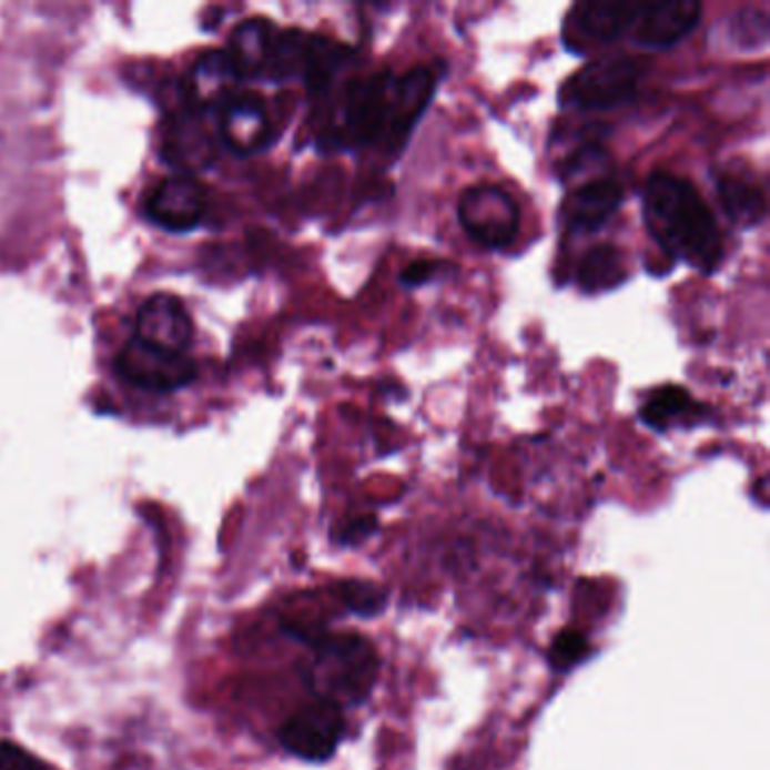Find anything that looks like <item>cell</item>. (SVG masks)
<instances>
[{
  "label": "cell",
  "mask_w": 770,
  "mask_h": 770,
  "mask_svg": "<svg viewBox=\"0 0 770 770\" xmlns=\"http://www.w3.org/2000/svg\"><path fill=\"white\" fill-rule=\"evenodd\" d=\"M440 265L434 261H416L401 274V285L407 290H416L425 283H429L438 274Z\"/></svg>",
  "instance_id": "obj_25"
},
{
  "label": "cell",
  "mask_w": 770,
  "mask_h": 770,
  "mask_svg": "<svg viewBox=\"0 0 770 770\" xmlns=\"http://www.w3.org/2000/svg\"><path fill=\"white\" fill-rule=\"evenodd\" d=\"M717 192L721 206L730 222L741 229H752L766 217V195L763 190L739 174L721 172L717 176Z\"/></svg>",
  "instance_id": "obj_19"
},
{
  "label": "cell",
  "mask_w": 770,
  "mask_h": 770,
  "mask_svg": "<svg viewBox=\"0 0 770 770\" xmlns=\"http://www.w3.org/2000/svg\"><path fill=\"white\" fill-rule=\"evenodd\" d=\"M624 202V188L615 179H595L576 188L565 200L560 217L569 233L599 231Z\"/></svg>",
  "instance_id": "obj_15"
},
{
  "label": "cell",
  "mask_w": 770,
  "mask_h": 770,
  "mask_svg": "<svg viewBox=\"0 0 770 770\" xmlns=\"http://www.w3.org/2000/svg\"><path fill=\"white\" fill-rule=\"evenodd\" d=\"M237 78L233 73L231 61L224 50H206L202 52L188 78L183 80L188 107L197 109L202 113L215 111L226 102L231 93L237 91Z\"/></svg>",
  "instance_id": "obj_16"
},
{
  "label": "cell",
  "mask_w": 770,
  "mask_h": 770,
  "mask_svg": "<svg viewBox=\"0 0 770 770\" xmlns=\"http://www.w3.org/2000/svg\"><path fill=\"white\" fill-rule=\"evenodd\" d=\"M641 3L632 0H584L565 19L563 41L574 52L612 43L632 30Z\"/></svg>",
  "instance_id": "obj_8"
},
{
  "label": "cell",
  "mask_w": 770,
  "mask_h": 770,
  "mask_svg": "<svg viewBox=\"0 0 770 770\" xmlns=\"http://www.w3.org/2000/svg\"><path fill=\"white\" fill-rule=\"evenodd\" d=\"M337 595L348 612L371 619L387 610L389 595L382 586L364 579H348L337 586Z\"/></svg>",
  "instance_id": "obj_21"
},
{
  "label": "cell",
  "mask_w": 770,
  "mask_h": 770,
  "mask_svg": "<svg viewBox=\"0 0 770 770\" xmlns=\"http://www.w3.org/2000/svg\"><path fill=\"white\" fill-rule=\"evenodd\" d=\"M278 26L270 19L255 17L242 21L229 37L226 57L233 67L237 82H267L272 48Z\"/></svg>",
  "instance_id": "obj_14"
},
{
  "label": "cell",
  "mask_w": 770,
  "mask_h": 770,
  "mask_svg": "<svg viewBox=\"0 0 770 770\" xmlns=\"http://www.w3.org/2000/svg\"><path fill=\"white\" fill-rule=\"evenodd\" d=\"M639 418L656 432H669L678 425H700L702 421L710 418V409L696 403L687 389L667 384V387L654 392L649 401L641 405Z\"/></svg>",
  "instance_id": "obj_17"
},
{
  "label": "cell",
  "mask_w": 770,
  "mask_h": 770,
  "mask_svg": "<svg viewBox=\"0 0 770 770\" xmlns=\"http://www.w3.org/2000/svg\"><path fill=\"white\" fill-rule=\"evenodd\" d=\"M588 651H590L588 637L581 630L565 628V630H560L554 637L551 647H549V654H547V660H549L554 671L567 673V671H571L576 665H579L588 656Z\"/></svg>",
  "instance_id": "obj_22"
},
{
  "label": "cell",
  "mask_w": 770,
  "mask_h": 770,
  "mask_svg": "<svg viewBox=\"0 0 770 770\" xmlns=\"http://www.w3.org/2000/svg\"><path fill=\"white\" fill-rule=\"evenodd\" d=\"M206 211L204 188L190 174H170L161 179L145 200V215L168 233L195 231Z\"/></svg>",
  "instance_id": "obj_10"
},
{
  "label": "cell",
  "mask_w": 770,
  "mask_h": 770,
  "mask_svg": "<svg viewBox=\"0 0 770 770\" xmlns=\"http://www.w3.org/2000/svg\"><path fill=\"white\" fill-rule=\"evenodd\" d=\"M346 732L344 708L333 700L314 698L287 717L278 730V741L290 754L303 761L324 763L335 757Z\"/></svg>",
  "instance_id": "obj_5"
},
{
  "label": "cell",
  "mask_w": 770,
  "mask_h": 770,
  "mask_svg": "<svg viewBox=\"0 0 770 770\" xmlns=\"http://www.w3.org/2000/svg\"><path fill=\"white\" fill-rule=\"evenodd\" d=\"M222 143L240 156H251L274 143V122L263 95L237 89L217 109Z\"/></svg>",
  "instance_id": "obj_9"
},
{
  "label": "cell",
  "mask_w": 770,
  "mask_h": 770,
  "mask_svg": "<svg viewBox=\"0 0 770 770\" xmlns=\"http://www.w3.org/2000/svg\"><path fill=\"white\" fill-rule=\"evenodd\" d=\"M457 215L464 231L486 249H506L518 235L520 211L508 192L493 183L466 188Z\"/></svg>",
  "instance_id": "obj_7"
},
{
  "label": "cell",
  "mask_w": 770,
  "mask_h": 770,
  "mask_svg": "<svg viewBox=\"0 0 770 770\" xmlns=\"http://www.w3.org/2000/svg\"><path fill=\"white\" fill-rule=\"evenodd\" d=\"M115 373L136 389L170 394L197 377V364L188 353H174L132 337L115 355Z\"/></svg>",
  "instance_id": "obj_6"
},
{
  "label": "cell",
  "mask_w": 770,
  "mask_h": 770,
  "mask_svg": "<svg viewBox=\"0 0 770 770\" xmlns=\"http://www.w3.org/2000/svg\"><path fill=\"white\" fill-rule=\"evenodd\" d=\"M375 529V518H357L355 523H351L346 527V531L342 534V543L344 545H353V543H359L362 538L371 536Z\"/></svg>",
  "instance_id": "obj_26"
},
{
  "label": "cell",
  "mask_w": 770,
  "mask_h": 770,
  "mask_svg": "<svg viewBox=\"0 0 770 770\" xmlns=\"http://www.w3.org/2000/svg\"><path fill=\"white\" fill-rule=\"evenodd\" d=\"M698 0H658L641 3L630 30L635 45L645 50H665L685 39L700 21Z\"/></svg>",
  "instance_id": "obj_12"
},
{
  "label": "cell",
  "mask_w": 770,
  "mask_h": 770,
  "mask_svg": "<svg viewBox=\"0 0 770 770\" xmlns=\"http://www.w3.org/2000/svg\"><path fill=\"white\" fill-rule=\"evenodd\" d=\"M161 156L176 174H190L209 168L215 161V141L204 124V113L183 107L168 115L163 126Z\"/></svg>",
  "instance_id": "obj_11"
},
{
  "label": "cell",
  "mask_w": 770,
  "mask_h": 770,
  "mask_svg": "<svg viewBox=\"0 0 770 770\" xmlns=\"http://www.w3.org/2000/svg\"><path fill=\"white\" fill-rule=\"evenodd\" d=\"M628 278L624 253L615 244L592 246L576 267V283L588 294L619 287Z\"/></svg>",
  "instance_id": "obj_20"
},
{
  "label": "cell",
  "mask_w": 770,
  "mask_h": 770,
  "mask_svg": "<svg viewBox=\"0 0 770 770\" xmlns=\"http://www.w3.org/2000/svg\"><path fill=\"white\" fill-rule=\"evenodd\" d=\"M287 632L310 649L305 682L314 698L337 702L340 708H357L373 693L379 676V654L373 641L359 632H333L326 626L294 624Z\"/></svg>",
  "instance_id": "obj_3"
},
{
  "label": "cell",
  "mask_w": 770,
  "mask_h": 770,
  "mask_svg": "<svg viewBox=\"0 0 770 770\" xmlns=\"http://www.w3.org/2000/svg\"><path fill=\"white\" fill-rule=\"evenodd\" d=\"M355 59V50L321 34H310L303 84L312 95H324L337 75Z\"/></svg>",
  "instance_id": "obj_18"
},
{
  "label": "cell",
  "mask_w": 770,
  "mask_h": 770,
  "mask_svg": "<svg viewBox=\"0 0 770 770\" xmlns=\"http://www.w3.org/2000/svg\"><path fill=\"white\" fill-rule=\"evenodd\" d=\"M0 770H45V766L26 748L0 741Z\"/></svg>",
  "instance_id": "obj_24"
},
{
  "label": "cell",
  "mask_w": 770,
  "mask_h": 770,
  "mask_svg": "<svg viewBox=\"0 0 770 770\" xmlns=\"http://www.w3.org/2000/svg\"><path fill=\"white\" fill-rule=\"evenodd\" d=\"M440 71L416 67L405 75L375 73L348 84L340 122L316 136V148L340 152L382 143L401 152L438 87Z\"/></svg>",
  "instance_id": "obj_1"
},
{
  "label": "cell",
  "mask_w": 770,
  "mask_h": 770,
  "mask_svg": "<svg viewBox=\"0 0 770 770\" xmlns=\"http://www.w3.org/2000/svg\"><path fill=\"white\" fill-rule=\"evenodd\" d=\"M606 159V152L604 148L597 143V141H590V143H584L579 150L571 152L563 163H560V176H576L579 172L588 170L592 163L597 161H604Z\"/></svg>",
  "instance_id": "obj_23"
},
{
  "label": "cell",
  "mask_w": 770,
  "mask_h": 770,
  "mask_svg": "<svg viewBox=\"0 0 770 770\" xmlns=\"http://www.w3.org/2000/svg\"><path fill=\"white\" fill-rule=\"evenodd\" d=\"M192 335H195V326L179 296L159 292L143 301L136 314V340L165 351L188 353Z\"/></svg>",
  "instance_id": "obj_13"
},
{
  "label": "cell",
  "mask_w": 770,
  "mask_h": 770,
  "mask_svg": "<svg viewBox=\"0 0 770 770\" xmlns=\"http://www.w3.org/2000/svg\"><path fill=\"white\" fill-rule=\"evenodd\" d=\"M645 75V63L626 54H606L592 59L576 71L558 93L563 109L606 111L630 102Z\"/></svg>",
  "instance_id": "obj_4"
},
{
  "label": "cell",
  "mask_w": 770,
  "mask_h": 770,
  "mask_svg": "<svg viewBox=\"0 0 770 770\" xmlns=\"http://www.w3.org/2000/svg\"><path fill=\"white\" fill-rule=\"evenodd\" d=\"M645 224L673 261L700 274H712L723 261L717 220L691 181L671 172H654L641 192Z\"/></svg>",
  "instance_id": "obj_2"
}]
</instances>
